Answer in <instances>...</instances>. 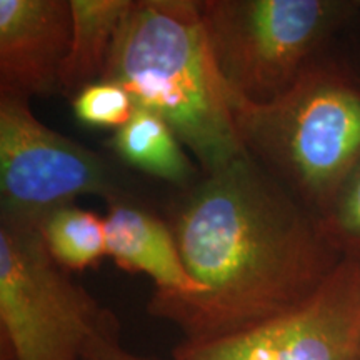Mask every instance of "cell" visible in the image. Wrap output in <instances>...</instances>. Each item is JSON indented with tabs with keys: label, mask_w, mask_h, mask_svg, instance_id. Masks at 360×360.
<instances>
[{
	"label": "cell",
	"mask_w": 360,
	"mask_h": 360,
	"mask_svg": "<svg viewBox=\"0 0 360 360\" xmlns=\"http://www.w3.org/2000/svg\"><path fill=\"white\" fill-rule=\"evenodd\" d=\"M170 227L204 292H154L148 314L186 340L231 335L287 312L344 259L317 215L250 155L193 184Z\"/></svg>",
	"instance_id": "1"
},
{
	"label": "cell",
	"mask_w": 360,
	"mask_h": 360,
	"mask_svg": "<svg viewBox=\"0 0 360 360\" xmlns=\"http://www.w3.org/2000/svg\"><path fill=\"white\" fill-rule=\"evenodd\" d=\"M102 80L160 115L204 175L249 155L195 0H134Z\"/></svg>",
	"instance_id": "2"
},
{
	"label": "cell",
	"mask_w": 360,
	"mask_h": 360,
	"mask_svg": "<svg viewBox=\"0 0 360 360\" xmlns=\"http://www.w3.org/2000/svg\"><path fill=\"white\" fill-rule=\"evenodd\" d=\"M252 159L321 217L360 164V79L315 60L282 97L233 109Z\"/></svg>",
	"instance_id": "3"
},
{
	"label": "cell",
	"mask_w": 360,
	"mask_h": 360,
	"mask_svg": "<svg viewBox=\"0 0 360 360\" xmlns=\"http://www.w3.org/2000/svg\"><path fill=\"white\" fill-rule=\"evenodd\" d=\"M215 67L231 101L267 105L292 89L349 6L330 0H200Z\"/></svg>",
	"instance_id": "4"
},
{
	"label": "cell",
	"mask_w": 360,
	"mask_h": 360,
	"mask_svg": "<svg viewBox=\"0 0 360 360\" xmlns=\"http://www.w3.org/2000/svg\"><path fill=\"white\" fill-rule=\"evenodd\" d=\"M115 314L74 282L35 225L0 217V334L13 360H84Z\"/></svg>",
	"instance_id": "5"
},
{
	"label": "cell",
	"mask_w": 360,
	"mask_h": 360,
	"mask_svg": "<svg viewBox=\"0 0 360 360\" xmlns=\"http://www.w3.org/2000/svg\"><path fill=\"white\" fill-rule=\"evenodd\" d=\"M82 195L120 197L109 164L40 122L27 97L0 96V217L37 225Z\"/></svg>",
	"instance_id": "6"
},
{
	"label": "cell",
	"mask_w": 360,
	"mask_h": 360,
	"mask_svg": "<svg viewBox=\"0 0 360 360\" xmlns=\"http://www.w3.org/2000/svg\"><path fill=\"white\" fill-rule=\"evenodd\" d=\"M174 360H360V257H344L304 302L209 340L182 339Z\"/></svg>",
	"instance_id": "7"
},
{
	"label": "cell",
	"mask_w": 360,
	"mask_h": 360,
	"mask_svg": "<svg viewBox=\"0 0 360 360\" xmlns=\"http://www.w3.org/2000/svg\"><path fill=\"white\" fill-rule=\"evenodd\" d=\"M70 30V0H0V96L58 90Z\"/></svg>",
	"instance_id": "8"
},
{
	"label": "cell",
	"mask_w": 360,
	"mask_h": 360,
	"mask_svg": "<svg viewBox=\"0 0 360 360\" xmlns=\"http://www.w3.org/2000/svg\"><path fill=\"white\" fill-rule=\"evenodd\" d=\"M107 205V257L125 272L150 277L160 294L192 297L204 292L186 269L172 227L122 195Z\"/></svg>",
	"instance_id": "9"
},
{
	"label": "cell",
	"mask_w": 360,
	"mask_h": 360,
	"mask_svg": "<svg viewBox=\"0 0 360 360\" xmlns=\"http://www.w3.org/2000/svg\"><path fill=\"white\" fill-rule=\"evenodd\" d=\"M134 0H70V44L58 90L74 97L102 80Z\"/></svg>",
	"instance_id": "10"
},
{
	"label": "cell",
	"mask_w": 360,
	"mask_h": 360,
	"mask_svg": "<svg viewBox=\"0 0 360 360\" xmlns=\"http://www.w3.org/2000/svg\"><path fill=\"white\" fill-rule=\"evenodd\" d=\"M110 147L130 167L177 187L191 188L199 170L184 150V143L155 112L137 107L132 119L115 130Z\"/></svg>",
	"instance_id": "11"
},
{
	"label": "cell",
	"mask_w": 360,
	"mask_h": 360,
	"mask_svg": "<svg viewBox=\"0 0 360 360\" xmlns=\"http://www.w3.org/2000/svg\"><path fill=\"white\" fill-rule=\"evenodd\" d=\"M39 236L51 257L65 270L96 267L107 257L105 219L70 204L39 220Z\"/></svg>",
	"instance_id": "12"
},
{
	"label": "cell",
	"mask_w": 360,
	"mask_h": 360,
	"mask_svg": "<svg viewBox=\"0 0 360 360\" xmlns=\"http://www.w3.org/2000/svg\"><path fill=\"white\" fill-rule=\"evenodd\" d=\"M72 110L89 127L119 130L132 119L137 103L120 84L98 80L72 97Z\"/></svg>",
	"instance_id": "13"
},
{
	"label": "cell",
	"mask_w": 360,
	"mask_h": 360,
	"mask_svg": "<svg viewBox=\"0 0 360 360\" xmlns=\"http://www.w3.org/2000/svg\"><path fill=\"white\" fill-rule=\"evenodd\" d=\"M323 236L342 257H360V164L319 217Z\"/></svg>",
	"instance_id": "14"
},
{
	"label": "cell",
	"mask_w": 360,
	"mask_h": 360,
	"mask_svg": "<svg viewBox=\"0 0 360 360\" xmlns=\"http://www.w3.org/2000/svg\"><path fill=\"white\" fill-rule=\"evenodd\" d=\"M84 360H157L130 352L120 344V330H112L94 339L85 350Z\"/></svg>",
	"instance_id": "15"
}]
</instances>
